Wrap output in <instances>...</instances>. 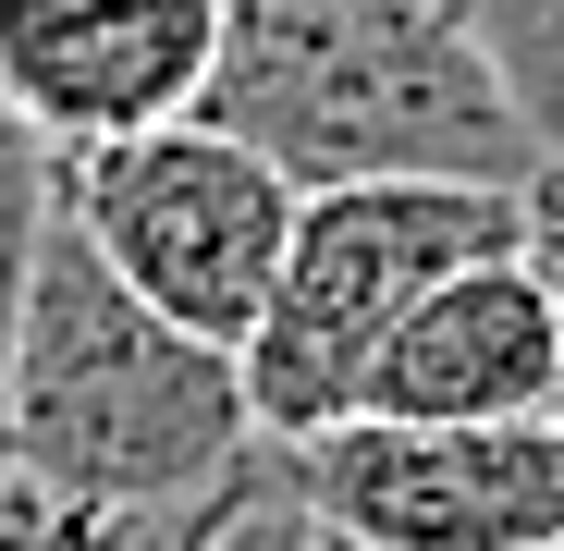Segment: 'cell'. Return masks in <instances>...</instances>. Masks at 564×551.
Wrapping results in <instances>:
<instances>
[{"mask_svg":"<svg viewBox=\"0 0 564 551\" xmlns=\"http://www.w3.org/2000/svg\"><path fill=\"white\" fill-rule=\"evenodd\" d=\"M209 123L307 184H540L466 0H221Z\"/></svg>","mask_w":564,"mask_h":551,"instance_id":"1","label":"cell"},{"mask_svg":"<svg viewBox=\"0 0 564 551\" xmlns=\"http://www.w3.org/2000/svg\"><path fill=\"white\" fill-rule=\"evenodd\" d=\"M258 453L246 355L123 295L50 197V245L13 343V491L74 515H184Z\"/></svg>","mask_w":564,"mask_h":551,"instance_id":"2","label":"cell"},{"mask_svg":"<svg viewBox=\"0 0 564 551\" xmlns=\"http://www.w3.org/2000/svg\"><path fill=\"white\" fill-rule=\"evenodd\" d=\"M516 245H528V184H319L295 209L282 283L246 331L258 441L344 429L381 343L405 331V307L479 257H516Z\"/></svg>","mask_w":564,"mask_h":551,"instance_id":"3","label":"cell"},{"mask_svg":"<svg viewBox=\"0 0 564 551\" xmlns=\"http://www.w3.org/2000/svg\"><path fill=\"white\" fill-rule=\"evenodd\" d=\"M50 197H62V221L86 245H99V269L123 295H148L172 331L246 355V331H258V307L282 283V245H295L307 184L270 147L221 135L209 111H184V123H148V135L50 159Z\"/></svg>","mask_w":564,"mask_h":551,"instance_id":"4","label":"cell"},{"mask_svg":"<svg viewBox=\"0 0 564 551\" xmlns=\"http://www.w3.org/2000/svg\"><path fill=\"white\" fill-rule=\"evenodd\" d=\"M270 453L344 551H564V417H503V429L344 417Z\"/></svg>","mask_w":564,"mask_h":551,"instance_id":"5","label":"cell"},{"mask_svg":"<svg viewBox=\"0 0 564 551\" xmlns=\"http://www.w3.org/2000/svg\"><path fill=\"white\" fill-rule=\"evenodd\" d=\"M221 0H0V111L50 159L209 111Z\"/></svg>","mask_w":564,"mask_h":551,"instance_id":"6","label":"cell"},{"mask_svg":"<svg viewBox=\"0 0 564 551\" xmlns=\"http://www.w3.org/2000/svg\"><path fill=\"white\" fill-rule=\"evenodd\" d=\"M356 417H405V429H503V417H564V307L540 283V257H479L442 295L405 307L381 343Z\"/></svg>","mask_w":564,"mask_h":551,"instance_id":"7","label":"cell"},{"mask_svg":"<svg viewBox=\"0 0 564 551\" xmlns=\"http://www.w3.org/2000/svg\"><path fill=\"white\" fill-rule=\"evenodd\" d=\"M37 245H50V147L0 111V491H13V343H25Z\"/></svg>","mask_w":564,"mask_h":551,"instance_id":"8","label":"cell"},{"mask_svg":"<svg viewBox=\"0 0 564 551\" xmlns=\"http://www.w3.org/2000/svg\"><path fill=\"white\" fill-rule=\"evenodd\" d=\"M466 13H479V49H491V74H503L516 123H528L540 159L564 172V0H466Z\"/></svg>","mask_w":564,"mask_h":551,"instance_id":"9","label":"cell"},{"mask_svg":"<svg viewBox=\"0 0 564 551\" xmlns=\"http://www.w3.org/2000/svg\"><path fill=\"white\" fill-rule=\"evenodd\" d=\"M0 551H209V503L184 515H74L37 491H0Z\"/></svg>","mask_w":564,"mask_h":551,"instance_id":"10","label":"cell"},{"mask_svg":"<svg viewBox=\"0 0 564 551\" xmlns=\"http://www.w3.org/2000/svg\"><path fill=\"white\" fill-rule=\"evenodd\" d=\"M209 551H344L307 503H295V478H282V453L258 441L246 466L209 491Z\"/></svg>","mask_w":564,"mask_h":551,"instance_id":"11","label":"cell"},{"mask_svg":"<svg viewBox=\"0 0 564 551\" xmlns=\"http://www.w3.org/2000/svg\"><path fill=\"white\" fill-rule=\"evenodd\" d=\"M528 257H540V283H552V307H564V172L528 184Z\"/></svg>","mask_w":564,"mask_h":551,"instance_id":"12","label":"cell"}]
</instances>
